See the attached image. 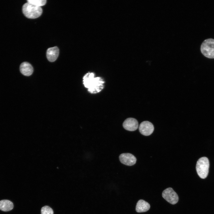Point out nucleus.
<instances>
[{"label":"nucleus","mask_w":214,"mask_h":214,"mask_svg":"<svg viewBox=\"0 0 214 214\" xmlns=\"http://www.w3.org/2000/svg\"><path fill=\"white\" fill-rule=\"evenodd\" d=\"M83 84L88 92L95 94L100 92L103 88L105 82L100 77H94L93 73H88L83 78Z\"/></svg>","instance_id":"nucleus-1"},{"label":"nucleus","mask_w":214,"mask_h":214,"mask_svg":"<svg viewBox=\"0 0 214 214\" xmlns=\"http://www.w3.org/2000/svg\"><path fill=\"white\" fill-rule=\"evenodd\" d=\"M22 11L24 15L27 18H35L41 15L43 11L40 7L27 2L23 5Z\"/></svg>","instance_id":"nucleus-2"},{"label":"nucleus","mask_w":214,"mask_h":214,"mask_svg":"<svg viewBox=\"0 0 214 214\" xmlns=\"http://www.w3.org/2000/svg\"><path fill=\"white\" fill-rule=\"evenodd\" d=\"M209 160L207 157H202L198 160L196 169L197 174L200 178L204 179L207 177L209 172Z\"/></svg>","instance_id":"nucleus-3"},{"label":"nucleus","mask_w":214,"mask_h":214,"mask_svg":"<svg viewBox=\"0 0 214 214\" xmlns=\"http://www.w3.org/2000/svg\"><path fill=\"white\" fill-rule=\"evenodd\" d=\"M201 51L205 57L214 58V39L209 38L205 40L201 44Z\"/></svg>","instance_id":"nucleus-4"},{"label":"nucleus","mask_w":214,"mask_h":214,"mask_svg":"<svg viewBox=\"0 0 214 214\" xmlns=\"http://www.w3.org/2000/svg\"><path fill=\"white\" fill-rule=\"evenodd\" d=\"M162 195L164 199L171 204H176L178 202V196L171 188H169L164 190Z\"/></svg>","instance_id":"nucleus-5"},{"label":"nucleus","mask_w":214,"mask_h":214,"mask_svg":"<svg viewBox=\"0 0 214 214\" xmlns=\"http://www.w3.org/2000/svg\"><path fill=\"white\" fill-rule=\"evenodd\" d=\"M139 130L141 134L147 136L150 135L153 133L154 127L151 122L148 121H144L140 124Z\"/></svg>","instance_id":"nucleus-6"},{"label":"nucleus","mask_w":214,"mask_h":214,"mask_svg":"<svg viewBox=\"0 0 214 214\" xmlns=\"http://www.w3.org/2000/svg\"><path fill=\"white\" fill-rule=\"evenodd\" d=\"M119 160L122 164L128 166H132L136 163V158L130 153H123L120 154L119 157Z\"/></svg>","instance_id":"nucleus-7"},{"label":"nucleus","mask_w":214,"mask_h":214,"mask_svg":"<svg viewBox=\"0 0 214 214\" xmlns=\"http://www.w3.org/2000/svg\"><path fill=\"white\" fill-rule=\"evenodd\" d=\"M139 125L137 120L133 118H129L126 119L123 123L124 128L128 131H134L136 130Z\"/></svg>","instance_id":"nucleus-8"},{"label":"nucleus","mask_w":214,"mask_h":214,"mask_svg":"<svg viewBox=\"0 0 214 214\" xmlns=\"http://www.w3.org/2000/svg\"><path fill=\"white\" fill-rule=\"evenodd\" d=\"M59 48L56 46L48 48L46 52L48 59L51 62L55 61L59 56Z\"/></svg>","instance_id":"nucleus-9"},{"label":"nucleus","mask_w":214,"mask_h":214,"mask_svg":"<svg viewBox=\"0 0 214 214\" xmlns=\"http://www.w3.org/2000/svg\"><path fill=\"white\" fill-rule=\"evenodd\" d=\"M20 69L22 74L27 76L31 75L33 71L32 66L30 63L27 62H24L21 64Z\"/></svg>","instance_id":"nucleus-10"},{"label":"nucleus","mask_w":214,"mask_h":214,"mask_svg":"<svg viewBox=\"0 0 214 214\" xmlns=\"http://www.w3.org/2000/svg\"><path fill=\"white\" fill-rule=\"evenodd\" d=\"M150 208L149 203L141 199L137 202L136 206V211L138 213L146 212L148 211Z\"/></svg>","instance_id":"nucleus-11"},{"label":"nucleus","mask_w":214,"mask_h":214,"mask_svg":"<svg viewBox=\"0 0 214 214\" xmlns=\"http://www.w3.org/2000/svg\"><path fill=\"white\" fill-rule=\"evenodd\" d=\"M13 208V204L11 201L7 200L0 201V210L7 212L11 210Z\"/></svg>","instance_id":"nucleus-12"},{"label":"nucleus","mask_w":214,"mask_h":214,"mask_svg":"<svg viewBox=\"0 0 214 214\" xmlns=\"http://www.w3.org/2000/svg\"><path fill=\"white\" fill-rule=\"evenodd\" d=\"M27 1L28 2L39 7L45 5L46 2V0H28Z\"/></svg>","instance_id":"nucleus-13"},{"label":"nucleus","mask_w":214,"mask_h":214,"mask_svg":"<svg viewBox=\"0 0 214 214\" xmlns=\"http://www.w3.org/2000/svg\"><path fill=\"white\" fill-rule=\"evenodd\" d=\"M41 213V214H54L52 209L47 206H44L42 208Z\"/></svg>","instance_id":"nucleus-14"}]
</instances>
